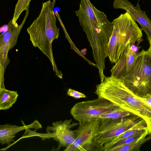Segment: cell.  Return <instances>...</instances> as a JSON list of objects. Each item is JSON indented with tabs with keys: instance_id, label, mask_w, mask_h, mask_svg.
Instances as JSON below:
<instances>
[{
	"instance_id": "cell-1",
	"label": "cell",
	"mask_w": 151,
	"mask_h": 151,
	"mask_svg": "<svg viewBox=\"0 0 151 151\" xmlns=\"http://www.w3.org/2000/svg\"><path fill=\"white\" fill-rule=\"evenodd\" d=\"M79 7L75 11L76 14L92 48L96 65L98 67H104L105 59L108 56L107 48L113 24L89 0H80Z\"/></svg>"
},
{
	"instance_id": "cell-2",
	"label": "cell",
	"mask_w": 151,
	"mask_h": 151,
	"mask_svg": "<svg viewBox=\"0 0 151 151\" xmlns=\"http://www.w3.org/2000/svg\"><path fill=\"white\" fill-rule=\"evenodd\" d=\"M96 88L94 93L98 97L105 99L144 119L149 135L151 134V105L145 98L135 95L121 79L112 76L106 77Z\"/></svg>"
},
{
	"instance_id": "cell-3",
	"label": "cell",
	"mask_w": 151,
	"mask_h": 151,
	"mask_svg": "<svg viewBox=\"0 0 151 151\" xmlns=\"http://www.w3.org/2000/svg\"><path fill=\"white\" fill-rule=\"evenodd\" d=\"M55 14L49 0L42 4L39 16L27 29L29 40L33 46L38 47L50 60L55 74L62 79L63 74L57 68L52 49L53 41L59 37V28L56 25Z\"/></svg>"
},
{
	"instance_id": "cell-4",
	"label": "cell",
	"mask_w": 151,
	"mask_h": 151,
	"mask_svg": "<svg viewBox=\"0 0 151 151\" xmlns=\"http://www.w3.org/2000/svg\"><path fill=\"white\" fill-rule=\"evenodd\" d=\"M113 28L107 48L110 61L116 63L127 45L142 38V30L135 21L126 12L114 19Z\"/></svg>"
},
{
	"instance_id": "cell-5",
	"label": "cell",
	"mask_w": 151,
	"mask_h": 151,
	"mask_svg": "<svg viewBox=\"0 0 151 151\" xmlns=\"http://www.w3.org/2000/svg\"><path fill=\"white\" fill-rule=\"evenodd\" d=\"M121 79L136 96L144 98L151 96V54L143 49L131 70Z\"/></svg>"
},
{
	"instance_id": "cell-6",
	"label": "cell",
	"mask_w": 151,
	"mask_h": 151,
	"mask_svg": "<svg viewBox=\"0 0 151 151\" xmlns=\"http://www.w3.org/2000/svg\"><path fill=\"white\" fill-rule=\"evenodd\" d=\"M79 124L73 122L71 119L53 122L52 126L47 127V133L43 134L37 133L35 130L32 131L27 128L23 137L38 136L42 140L52 138L58 143V147L54 150L58 151L61 147L66 148L74 143L76 137V130H73L71 129Z\"/></svg>"
},
{
	"instance_id": "cell-7",
	"label": "cell",
	"mask_w": 151,
	"mask_h": 151,
	"mask_svg": "<svg viewBox=\"0 0 151 151\" xmlns=\"http://www.w3.org/2000/svg\"><path fill=\"white\" fill-rule=\"evenodd\" d=\"M100 119L79 122L76 130V137L74 143L64 151H102L104 146L95 140Z\"/></svg>"
},
{
	"instance_id": "cell-8",
	"label": "cell",
	"mask_w": 151,
	"mask_h": 151,
	"mask_svg": "<svg viewBox=\"0 0 151 151\" xmlns=\"http://www.w3.org/2000/svg\"><path fill=\"white\" fill-rule=\"evenodd\" d=\"M140 117L136 115L116 119H100L96 141L104 146L106 142L131 128Z\"/></svg>"
},
{
	"instance_id": "cell-9",
	"label": "cell",
	"mask_w": 151,
	"mask_h": 151,
	"mask_svg": "<svg viewBox=\"0 0 151 151\" xmlns=\"http://www.w3.org/2000/svg\"><path fill=\"white\" fill-rule=\"evenodd\" d=\"M118 107L108 100L102 98L81 101L76 104L70 112L76 121L84 122L99 118L101 114Z\"/></svg>"
},
{
	"instance_id": "cell-10",
	"label": "cell",
	"mask_w": 151,
	"mask_h": 151,
	"mask_svg": "<svg viewBox=\"0 0 151 151\" xmlns=\"http://www.w3.org/2000/svg\"><path fill=\"white\" fill-rule=\"evenodd\" d=\"M29 6L26 10L24 18L19 25L13 24L12 19L9 22L7 29L1 34L0 40V58L1 72L4 74L9 60L8 57V52L17 44L19 34L23 27L29 13Z\"/></svg>"
},
{
	"instance_id": "cell-11",
	"label": "cell",
	"mask_w": 151,
	"mask_h": 151,
	"mask_svg": "<svg viewBox=\"0 0 151 151\" xmlns=\"http://www.w3.org/2000/svg\"><path fill=\"white\" fill-rule=\"evenodd\" d=\"M113 6L114 9H122L129 12L140 24L141 29L146 34L148 41L151 39V20L146 12L141 9L138 3L134 6L127 0H114Z\"/></svg>"
},
{
	"instance_id": "cell-12",
	"label": "cell",
	"mask_w": 151,
	"mask_h": 151,
	"mask_svg": "<svg viewBox=\"0 0 151 151\" xmlns=\"http://www.w3.org/2000/svg\"><path fill=\"white\" fill-rule=\"evenodd\" d=\"M23 126H18L9 124L0 126V143L2 145H9L11 142H15L14 139L15 135L18 132L27 128L40 129L42 128L41 124L37 120L31 124L26 126L24 123Z\"/></svg>"
},
{
	"instance_id": "cell-13",
	"label": "cell",
	"mask_w": 151,
	"mask_h": 151,
	"mask_svg": "<svg viewBox=\"0 0 151 151\" xmlns=\"http://www.w3.org/2000/svg\"><path fill=\"white\" fill-rule=\"evenodd\" d=\"M147 129V128L145 121L140 118L128 130L105 143L104 145V151H106L109 147L116 142Z\"/></svg>"
},
{
	"instance_id": "cell-14",
	"label": "cell",
	"mask_w": 151,
	"mask_h": 151,
	"mask_svg": "<svg viewBox=\"0 0 151 151\" xmlns=\"http://www.w3.org/2000/svg\"><path fill=\"white\" fill-rule=\"evenodd\" d=\"M18 94L17 91L6 89L4 87L0 88V109H9L16 102Z\"/></svg>"
},
{
	"instance_id": "cell-15",
	"label": "cell",
	"mask_w": 151,
	"mask_h": 151,
	"mask_svg": "<svg viewBox=\"0 0 151 151\" xmlns=\"http://www.w3.org/2000/svg\"><path fill=\"white\" fill-rule=\"evenodd\" d=\"M144 135L132 142L112 149L110 151H139L142 144L151 139V134Z\"/></svg>"
},
{
	"instance_id": "cell-16",
	"label": "cell",
	"mask_w": 151,
	"mask_h": 151,
	"mask_svg": "<svg viewBox=\"0 0 151 151\" xmlns=\"http://www.w3.org/2000/svg\"><path fill=\"white\" fill-rule=\"evenodd\" d=\"M126 64V55L123 52L111 69V76L117 78H122L125 74Z\"/></svg>"
},
{
	"instance_id": "cell-17",
	"label": "cell",
	"mask_w": 151,
	"mask_h": 151,
	"mask_svg": "<svg viewBox=\"0 0 151 151\" xmlns=\"http://www.w3.org/2000/svg\"><path fill=\"white\" fill-rule=\"evenodd\" d=\"M134 114L132 113L118 107L101 114L99 118L101 119H116L128 117Z\"/></svg>"
},
{
	"instance_id": "cell-18",
	"label": "cell",
	"mask_w": 151,
	"mask_h": 151,
	"mask_svg": "<svg viewBox=\"0 0 151 151\" xmlns=\"http://www.w3.org/2000/svg\"><path fill=\"white\" fill-rule=\"evenodd\" d=\"M149 135L148 129L142 131L123 139L121 140L111 146L106 151H110L112 149L116 147L131 143L144 135Z\"/></svg>"
},
{
	"instance_id": "cell-19",
	"label": "cell",
	"mask_w": 151,
	"mask_h": 151,
	"mask_svg": "<svg viewBox=\"0 0 151 151\" xmlns=\"http://www.w3.org/2000/svg\"><path fill=\"white\" fill-rule=\"evenodd\" d=\"M124 52L125 53L126 56L127 64L125 74L126 75L132 68L137 60L139 54L135 53L131 50L129 43L127 45Z\"/></svg>"
},
{
	"instance_id": "cell-20",
	"label": "cell",
	"mask_w": 151,
	"mask_h": 151,
	"mask_svg": "<svg viewBox=\"0 0 151 151\" xmlns=\"http://www.w3.org/2000/svg\"><path fill=\"white\" fill-rule=\"evenodd\" d=\"M31 0H18L15 5L14 12L12 19L13 24L17 23V22L21 14L26 10Z\"/></svg>"
},
{
	"instance_id": "cell-21",
	"label": "cell",
	"mask_w": 151,
	"mask_h": 151,
	"mask_svg": "<svg viewBox=\"0 0 151 151\" xmlns=\"http://www.w3.org/2000/svg\"><path fill=\"white\" fill-rule=\"evenodd\" d=\"M67 94L68 96L76 99L81 98H85L86 97L84 94L70 88L68 89L67 91Z\"/></svg>"
},
{
	"instance_id": "cell-22",
	"label": "cell",
	"mask_w": 151,
	"mask_h": 151,
	"mask_svg": "<svg viewBox=\"0 0 151 151\" xmlns=\"http://www.w3.org/2000/svg\"><path fill=\"white\" fill-rule=\"evenodd\" d=\"M131 49L134 52L138 54L139 52V49L141 47H138V45H136L135 42H132L129 43Z\"/></svg>"
},
{
	"instance_id": "cell-23",
	"label": "cell",
	"mask_w": 151,
	"mask_h": 151,
	"mask_svg": "<svg viewBox=\"0 0 151 151\" xmlns=\"http://www.w3.org/2000/svg\"><path fill=\"white\" fill-rule=\"evenodd\" d=\"M149 42L150 43V47L147 51L151 54V39L149 41Z\"/></svg>"
},
{
	"instance_id": "cell-24",
	"label": "cell",
	"mask_w": 151,
	"mask_h": 151,
	"mask_svg": "<svg viewBox=\"0 0 151 151\" xmlns=\"http://www.w3.org/2000/svg\"><path fill=\"white\" fill-rule=\"evenodd\" d=\"M56 0H53L52 1V2L51 4L52 5L54 6L55 5V3Z\"/></svg>"
}]
</instances>
